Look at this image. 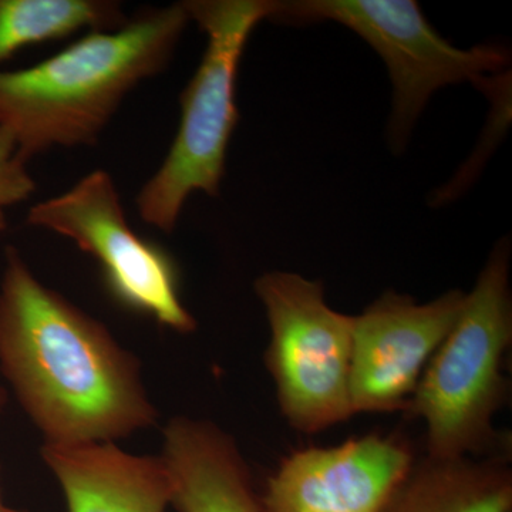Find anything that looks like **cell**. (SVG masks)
I'll use <instances>...</instances> for the list:
<instances>
[{
  "mask_svg": "<svg viewBox=\"0 0 512 512\" xmlns=\"http://www.w3.org/2000/svg\"><path fill=\"white\" fill-rule=\"evenodd\" d=\"M466 292L427 303L384 292L353 316L350 402L353 413L406 412L431 357L463 309Z\"/></svg>",
  "mask_w": 512,
  "mask_h": 512,
  "instance_id": "8",
  "label": "cell"
},
{
  "mask_svg": "<svg viewBox=\"0 0 512 512\" xmlns=\"http://www.w3.org/2000/svg\"><path fill=\"white\" fill-rule=\"evenodd\" d=\"M42 457L66 498V512H165L170 478L160 457L114 443L50 446Z\"/></svg>",
  "mask_w": 512,
  "mask_h": 512,
  "instance_id": "11",
  "label": "cell"
},
{
  "mask_svg": "<svg viewBox=\"0 0 512 512\" xmlns=\"http://www.w3.org/2000/svg\"><path fill=\"white\" fill-rule=\"evenodd\" d=\"M507 456L414 457L380 512H511Z\"/></svg>",
  "mask_w": 512,
  "mask_h": 512,
  "instance_id": "12",
  "label": "cell"
},
{
  "mask_svg": "<svg viewBox=\"0 0 512 512\" xmlns=\"http://www.w3.org/2000/svg\"><path fill=\"white\" fill-rule=\"evenodd\" d=\"M512 343L510 242H498L466 293L453 329L431 357L407 413L424 421L426 454L507 456L494 417L507 402L504 357Z\"/></svg>",
  "mask_w": 512,
  "mask_h": 512,
  "instance_id": "3",
  "label": "cell"
},
{
  "mask_svg": "<svg viewBox=\"0 0 512 512\" xmlns=\"http://www.w3.org/2000/svg\"><path fill=\"white\" fill-rule=\"evenodd\" d=\"M6 508H8V507H5V505H3V503H2V493H0V512H6Z\"/></svg>",
  "mask_w": 512,
  "mask_h": 512,
  "instance_id": "16",
  "label": "cell"
},
{
  "mask_svg": "<svg viewBox=\"0 0 512 512\" xmlns=\"http://www.w3.org/2000/svg\"><path fill=\"white\" fill-rule=\"evenodd\" d=\"M128 16L111 0H0V64L23 47L90 32L119 29Z\"/></svg>",
  "mask_w": 512,
  "mask_h": 512,
  "instance_id": "13",
  "label": "cell"
},
{
  "mask_svg": "<svg viewBox=\"0 0 512 512\" xmlns=\"http://www.w3.org/2000/svg\"><path fill=\"white\" fill-rule=\"evenodd\" d=\"M402 437L367 434L289 454L259 494L262 512H380L413 463Z\"/></svg>",
  "mask_w": 512,
  "mask_h": 512,
  "instance_id": "9",
  "label": "cell"
},
{
  "mask_svg": "<svg viewBox=\"0 0 512 512\" xmlns=\"http://www.w3.org/2000/svg\"><path fill=\"white\" fill-rule=\"evenodd\" d=\"M191 22L207 35L197 72L181 94V120L167 157L136 198L138 215L171 234L194 192L218 197L238 123L239 62L252 30L271 19L275 0H187Z\"/></svg>",
  "mask_w": 512,
  "mask_h": 512,
  "instance_id": "4",
  "label": "cell"
},
{
  "mask_svg": "<svg viewBox=\"0 0 512 512\" xmlns=\"http://www.w3.org/2000/svg\"><path fill=\"white\" fill-rule=\"evenodd\" d=\"M254 288L271 329L266 370L289 426L316 434L355 416L350 402L353 316L330 308L322 282L293 272H266Z\"/></svg>",
  "mask_w": 512,
  "mask_h": 512,
  "instance_id": "5",
  "label": "cell"
},
{
  "mask_svg": "<svg viewBox=\"0 0 512 512\" xmlns=\"http://www.w3.org/2000/svg\"><path fill=\"white\" fill-rule=\"evenodd\" d=\"M6 512H28L23 510H13V508H6Z\"/></svg>",
  "mask_w": 512,
  "mask_h": 512,
  "instance_id": "17",
  "label": "cell"
},
{
  "mask_svg": "<svg viewBox=\"0 0 512 512\" xmlns=\"http://www.w3.org/2000/svg\"><path fill=\"white\" fill-rule=\"evenodd\" d=\"M8 399V390L0 386V416L5 412L6 406H8Z\"/></svg>",
  "mask_w": 512,
  "mask_h": 512,
  "instance_id": "15",
  "label": "cell"
},
{
  "mask_svg": "<svg viewBox=\"0 0 512 512\" xmlns=\"http://www.w3.org/2000/svg\"><path fill=\"white\" fill-rule=\"evenodd\" d=\"M271 19L333 20L376 50L392 80L389 141L396 153L404 150L434 92L450 84L483 82L485 73L498 72L508 64L507 52L495 46L464 50L450 45L412 0H275Z\"/></svg>",
  "mask_w": 512,
  "mask_h": 512,
  "instance_id": "6",
  "label": "cell"
},
{
  "mask_svg": "<svg viewBox=\"0 0 512 512\" xmlns=\"http://www.w3.org/2000/svg\"><path fill=\"white\" fill-rule=\"evenodd\" d=\"M177 512H262L237 441L210 420L173 417L160 456Z\"/></svg>",
  "mask_w": 512,
  "mask_h": 512,
  "instance_id": "10",
  "label": "cell"
},
{
  "mask_svg": "<svg viewBox=\"0 0 512 512\" xmlns=\"http://www.w3.org/2000/svg\"><path fill=\"white\" fill-rule=\"evenodd\" d=\"M36 183L28 163L20 158L15 140L0 127V232L8 228V210L32 197Z\"/></svg>",
  "mask_w": 512,
  "mask_h": 512,
  "instance_id": "14",
  "label": "cell"
},
{
  "mask_svg": "<svg viewBox=\"0 0 512 512\" xmlns=\"http://www.w3.org/2000/svg\"><path fill=\"white\" fill-rule=\"evenodd\" d=\"M26 222L72 239L92 255L100 264L107 291L124 308L174 332L197 329V320L180 298L174 259L131 229L107 171H93L63 194L37 202Z\"/></svg>",
  "mask_w": 512,
  "mask_h": 512,
  "instance_id": "7",
  "label": "cell"
},
{
  "mask_svg": "<svg viewBox=\"0 0 512 512\" xmlns=\"http://www.w3.org/2000/svg\"><path fill=\"white\" fill-rule=\"evenodd\" d=\"M190 22L183 2L144 9L28 69L0 70V127L20 158L96 144L127 94L164 72Z\"/></svg>",
  "mask_w": 512,
  "mask_h": 512,
  "instance_id": "2",
  "label": "cell"
},
{
  "mask_svg": "<svg viewBox=\"0 0 512 512\" xmlns=\"http://www.w3.org/2000/svg\"><path fill=\"white\" fill-rule=\"evenodd\" d=\"M0 372L50 446L114 443L157 423L137 357L15 247L0 279Z\"/></svg>",
  "mask_w": 512,
  "mask_h": 512,
  "instance_id": "1",
  "label": "cell"
}]
</instances>
